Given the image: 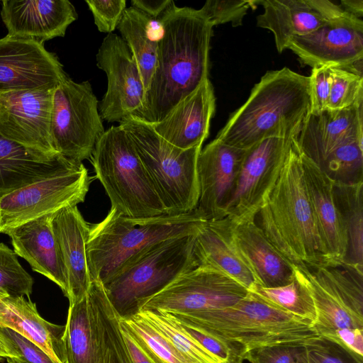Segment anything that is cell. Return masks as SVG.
<instances>
[{"label": "cell", "mask_w": 363, "mask_h": 363, "mask_svg": "<svg viewBox=\"0 0 363 363\" xmlns=\"http://www.w3.org/2000/svg\"><path fill=\"white\" fill-rule=\"evenodd\" d=\"M162 24L155 70L140 111L134 116L160 121L209 74L213 26L199 10L174 2L158 19Z\"/></svg>", "instance_id": "cell-1"}, {"label": "cell", "mask_w": 363, "mask_h": 363, "mask_svg": "<svg viewBox=\"0 0 363 363\" xmlns=\"http://www.w3.org/2000/svg\"><path fill=\"white\" fill-rule=\"evenodd\" d=\"M311 113L310 79L287 67L267 72L216 139L247 150L270 138L297 135Z\"/></svg>", "instance_id": "cell-2"}, {"label": "cell", "mask_w": 363, "mask_h": 363, "mask_svg": "<svg viewBox=\"0 0 363 363\" xmlns=\"http://www.w3.org/2000/svg\"><path fill=\"white\" fill-rule=\"evenodd\" d=\"M297 135L291 139L278 179L255 222L291 263L311 267L325 258L305 184Z\"/></svg>", "instance_id": "cell-3"}, {"label": "cell", "mask_w": 363, "mask_h": 363, "mask_svg": "<svg viewBox=\"0 0 363 363\" xmlns=\"http://www.w3.org/2000/svg\"><path fill=\"white\" fill-rule=\"evenodd\" d=\"M204 220L197 211L132 218L111 208L90 225L86 245L91 281L105 284L153 246L172 238L196 234Z\"/></svg>", "instance_id": "cell-4"}, {"label": "cell", "mask_w": 363, "mask_h": 363, "mask_svg": "<svg viewBox=\"0 0 363 363\" xmlns=\"http://www.w3.org/2000/svg\"><path fill=\"white\" fill-rule=\"evenodd\" d=\"M168 314L181 323L238 343L248 352L264 346L304 342L318 335L311 323L269 304L250 291L230 307Z\"/></svg>", "instance_id": "cell-5"}, {"label": "cell", "mask_w": 363, "mask_h": 363, "mask_svg": "<svg viewBox=\"0 0 363 363\" xmlns=\"http://www.w3.org/2000/svg\"><path fill=\"white\" fill-rule=\"evenodd\" d=\"M119 125L132 140L166 214L195 210L199 195L197 160L202 146L177 147L137 116H130Z\"/></svg>", "instance_id": "cell-6"}, {"label": "cell", "mask_w": 363, "mask_h": 363, "mask_svg": "<svg viewBox=\"0 0 363 363\" xmlns=\"http://www.w3.org/2000/svg\"><path fill=\"white\" fill-rule=\"evenodd\" d=\"M91 159L111 208L132 218L166 214L132 140L120 125L105 130Z\"/></svg>", "instance_id": "cell-7"}, {"label": "cell", "mask_w": 363, "mask_h": 363, "mask_svg": "<svg viewBox=\"0 0 363 363\" xmlns=\"http://www.w3.org/2000/svg\"><path fill=\"white\" fill-rule=\"evenodd\" d=\"M194 235L153 246L103 284L119 318L138 314L148 299L198 266L194 255Z\"/></svg>", "instance_id": "cell-8"}, {"label": "cell", "mask_w": 363, "mask_h": 363, "mask_svg": "<svg viewBox=\"0 0 363 363\" xmlns=\"http://www.w3.org/2000/svg\"><path fill=\"white\" fill-rule=\"evenodd\" d=\"M104 132L89 82L77 83L68 77L61 81L52 96L51 138L55 151L74 164H82L91 158Z\"/></svg>", "instance_id": "cell-9"}, {"label": "cell", "mask_w": 363, "mask_h": 363, "mask_svg": "<svg viewBox=\"0 0 363 363\" xmlns=\"http://www.w3.org/2000/svg\"><path fill=\"white\" fill-rule=\"evenodd\" d=\"M90 182L82 163L5 195L0 199V233L84 202Z\"/></svg>", "instance_id": "cell-10"}, {"label": "cell", "mask_w": 363, "mask_h": 363, "mask_svg": "<svg viewBox=\"0 0 363 363\" xmlns=\"http://www.w3.org/2000/svg\"><path fill=\"white\" fill-rule=\"evenodd\" d=\"M249 291L228 274L211 267L197 266L182 274L148 299L142 311L192 313L233 306Z\"/></svg>", "instance_id": "cell-11"}, {"label": "cell", "mask_w": 363, "mask_h": 363, "mask_svg": "<svg viewBox=\"0 0 363 363\" xmlns=\"http://www.w3.org/2000/svg\"><path fill=\"white\" fill-rule=\"evenodd\" d=\"M293 137L267 138L246 150L225 217L255 220L278 179Z\"/></svg>", "instance_id": "cell-12"}, {"label": "cell", "mask_w": 363, "mask_h": 363, "mask_svg": "<svg viewBox=\"0 0 363 363\" xmlns=\"http://www.w3.org/2000/svg\"><path fill=\"white\" fill-rule=\"evenodd\" d=\"M55 88L0 93V134L45 157L59 155L51 138Z\"/></svg>", "instance_id": "cell-13"}, {"label": "cell", "mask_w": 363, "mask_h": 363, "mask_svg": "<svg viewBox=\"0 0 363 363\" xmlns=\"http://www.w3.org/2000/svg\"><path fill=\"white\" fill-rule=\"evenodd\" d=\"M96 64L107 77L106 94L99 104L103 120L119 123L142 109L145 90L140 73L125 41L115 33L104 38Z\"/></svg>", "instance_id": "cell-14"}, {"label": "cell", "mask_w": 363, "mask_h": 363, "mask_svg": "<svg viewBox=\"0 0 363 363\" xmlns=\"http://www.w3.org/2000/svg\"><path fill=\"white\" fill-rule=\"evenodd\" d=\"M288 49L310 67H345L363 60V21L341 6L315 30L293 38Z\"/></svg>", "instance_id": "cell-15"}, {"label": "cell", "mask_w": 363, "mask_h": 363, "mask_svg": "<svg viewBox=\"0 0 363 363\" xmlns=\"http://www.w3.org/2000/svg\"><path fill=\"white\" fill-rule=\"evenodd\" d=\"M66 77L43 43L8 35L0 39V93L56 86Z\"/></svg>", "instance_id": "cell-16"}, {"label": "cell", "mask_w": 363, "mask_h": 363, "mask_svg": "<svg viewBox=\"0 0 363 363\" xmlns=\"http://www.w3.org/2000/svg\"><path fill=\"white\" fill-rule=\"evenodd\" d=\"M246 150L215 138L201 149L197 160L199 201L196 210L204 220L225 218Z\"/></svg>", "instance_id": "cell-17"}, {"label": "cell", "mask_w": 363, "mask_h": 363, "mask_svg": "<svg viewBox=\"0 0 363 363\" xmlns=\"http://www.w3.org/2000/svg\"><path fill=\"white\" fill-rule=\"evenodd\" d=\"M1 17L8 35L30 39L44 44L63 37L67 28L77 18L68 0H4Z\"/></svg>", "instance_id": "cell-18"}, {"label": "cell", "mask_w": 363, "mask_h": 363, "mask_svg": "<svg viewBox=\"0 0 363 363\" xmlns=\"http://www.w3.org/2000/svg\"><path fill=\"white\" fill-rule=\"evenodd\" d=\"M354 140H363V102L310 113L296 136L301 152L317 165L337 147Z\"/></svg>", "instance_id": "cell-19"}, {"label": "cell", "mask_w": 363, "mask_h": 363, "mask_svg": "<svg viewBox=\"0 0 363 363\" xmlns=\"http://www.w3.org/2000/svg\"><path fill=\"white\" fill-rule=\"evenodd\" d=\"M215 108L213 87L207 78L160 121L150 124L159 135L177 147L202 146L208 136Z\"/></svg>", "instance_id": "cell-20"}, {"label": "cell", "mask_w": 363, "mask_h": 363, "mask_svg": "<svg viewBox=\"0 0 363 363\" xmlns=\"http://www.w3.org/2000/svg\"><path fill=\"white\" fill-rule=\"evenodd\" d=\"M300 153L308 196L325 261L345 262L347 238L335 202L333 182L301 150Z\"/></svg>", "instance_id": "cell-21"}, {"label": "cell", "mask_w": 363, "mask_h": 363, "mask_svg": "<svg viewBox=\"0 0 363 363\" xmlns=\"http://www.w3.org/2000/svg\"><path fill=\"white\" fill-rule=\"evenodd\" d=\"M53 233L66 269L69 304L81 300L91 282L88 264L86 245L90 225L76 206L57 212L52 220Z\"/></svg>", "instance_id": "cell-22"}, {"label": "cell", "mask_w": 363, "mask_h": 363, "mask_svg": "<svg viewBox=\"0 0 363 363\" xmlns=\"http://www.w3.org/2000/svg\"><path fill=\"white\" fill-rule=\"evenodd\" d=\"M55 213L27 222L6 235L11 240L16 255L25 259L33 271L55 283L67 296L66 269L52 227Z\"/></svg>", "instance_id": "cell-23"}, {"label": "cell", "mask_w": 363, "mask_h": 363, "mask_svg": "<svg viewBox=\"0 0 363 363\" xmlns=\"http://www.w3.org/2000/svg\"><path fill=\"white\" fill-rule=\"evenodd\" d=\"M232 236L257 284L272 288L292 280L295 265L276 249L255 220L232 221Z\"/></svg>", "instance_id": "cell-24"}, {"label": "cell", "mask_w": 363, "mask_h": 363, "mask_svg": "<svg viewBox=\"0 0 363 363\" xmlns=\"http://www.w3.org/2000/svg\"><path fill=\"white\" fill-rule=\"evenodd\" d=\"M194 255L198 266L220 271L248 291L257 284L234 243L232 221L227 217L203 222L194 235Z\"/></svg>", "instance_id": "cell-25"}, {"label": "cell", "mask_w": 363, "mask_h": 363, "mask_svg": "<svg viewBox=\"0 0 363 363\" xmlns=\"http://www.w3.org/2000/svg\"><path fill=\"white\" fill-rule=\"evenodd\" d=\"M0 325L12 329L37 345L56 363H67L65 325L42 318L30 298L0 295Z\"/></svg>", "instance_id": "cell-26"}, {"label": "cell", "mask_w": 363, "mask_h": 363, "mask_svg": "<svg viewBox=\"0 0 363 363\" xmlns=\"http://www.w3.org/2000/svg\"><path fill=\"white\" fill-rule=\"evenodd\" d=\"M78 165L60 155L53 158L45 157L0 134V199L18 189Z\"/></svg>", "instance_id": "cell-27"}, {"label": "cell", "mask_w": 363, "mask_h": 363, "mask_svg": "<svg viewBox=\"0 0 363 363\" xmlns=\"http://www.w3.org/2000/svg\"><path fill=\"white\" fill-rule=\"evenodd\" d=\"M100 348L101 363H151L119 323L103 284L91 281L87 292Z\"/></svg>", "instance_id": "cell-28"}, {"label": "cell", "mask_w": 363, "mask_h": 363, "mask_svg": "<svg viewBox=\"0 0 363 363\" xmlns=\"http://www.w3.org/2000/svg\"><path fill=\"white\" fill-rule=\"evenodd\" d=\"M256 4L264 9L257 26L273 33L279 52L288 49L293 38L315 30L326 21L311 0H256Z\"/></svg>", "instance_id": "cell-29"}, {"label": "cell", "mask_w": 363, "mask_h": 363, "mask_svg": "<svg viewBox=\"0 0 363 363\" xmlns=\"http://www.w3.org/2000/svg\"><path fill=\"white\" fill-rule=\"evenodd\" d=\"M117 28L136 62L146 92L157 65L162 24L130 6Z\"/></svg>", "instance_id": "cell-30"}, {"label": "cell", "mask_w": 363, "mask_h": 363, "mask_svg": "<svg viewBox=\"0 0 363 363\" xmlns=\"http://www.w3.org/2000/svg\"><path fill=\"white\" fill-rule=\"evenodd\" d=\"M304 283L313 298L318 335L333 338L344 329H363V315L354 311L332 288L315 279L305 267L298 266Z\"/></svg>", "instance_id": "cell-31"}, {"label": "cell", "mask_w": 363, "mask_h": 363, "mask_svg": "<svg viewBox=\"0 0 363 363\" xmlns=\"http://www.w3.org/2000/svg\"><path fill=\"white\" fill-rule=\"evenodd\" d=\"M64 333L67 363H101L94 320L87 294L69 304Z\"/></svg>", "instance_id": "cell-32"}, {"label": "cell", "mask_w": 363, "mask_h": 363, "mask_svg": "<svg viewBox=\"0 0 363 363\" xmlns=\"http://www.w3.org/2000/svg\"><path fill=\"white\" fill-rule=\"evenodd\" d=\"M333 195L347 238L345 262L363 269V182H333Z\"/></svg>", "instance_id": "cell-33"}, {"label": "cell", "mask_w": 363, "mask_h": 363, "mask_svg": "<svg viewBox=\"0 0 363 363\" xmlns=\"http://www.w3.org/2000/svg\"><path fill=\"white\" fill-rule=\"evenodd\" d=\"M269 304L296 317L311 323L316 320V311L298 266H294L292 280L287 284L272 288L258 284L249 291Z\"/></svg>", "instance_id": "cell-34"}, {"label": "cell", "mask_w": 363, "mask_h": 363, "mask_svg": "<svg viewBox=\"0 0 363 363\" xmlns=\"http://www.w3.org/2000/svg\"><path fill=\"white\" fill-rule=\"evenodd\" d=\"M119 323L151 363H189L140 313Z\"/></svg>", "instance_id": "cell-35"}, {"label": "cell", "mask_w": 363, "mask_h": 363, "mask_svg": "<svg viewBox=\"0 0 363 363\" xmlns=\"http://www.w3.org/2000/svg\"><path fill=\"white\" fill-rule=\"evenodd\" d=\"M139 313L189 363H220L168 313L156 311H142Z\"/></svg>", "instance_id": "cell-36"}, {"label": "cell", "mask_w": 363, "mask_h": 363, "mask_svg": "<svg viewBox=\"0 0 363 363\" xmlns=\"http://www.w3.org/2000/svg\"><path fill=\"white\" fill-rule=\"evenodd\" d=\"M318 166L333 182H363V140L352 141L337 147Z\"/></svg>", "instance_id": "cell-37"}, {"label": "cell", "mask_w": 363, "mask_h": 363, "mask_svg": "<svg viewBox=\"0 0 363 363\" xmlns=\"http://www.w3.org/2000/svg\"><path fill=\"white\" fill-rule=\"evenodd\" d=\"M330 69L332 84L328 109H342L362 103V60Z\"/></svg>", "instance_id": "cell-38"}, {"label": "cell", "mask_w": 363, "mask_h": 363, "mask_svg": "<svg viewBox=\"0 0 363 363\" xmlns=\"http://www.w3.org/2000/svg\"><path fill=\"white\" fill-rule=\"evenodd\" d=\"M33 283V279L21 265L14 251L0 242V295L29 298Z\"/></svg>", "instance_id": "cell-39"}, {"label": "cell", "mask_w": 363, "mask_h": 363, "mask_svg": "<svg viewBox=\"0 0 363 363\" xmlns=\"http://www.w3.org/2000/svg\"><path fill=\"white\" fill-rule=\"evenodd\" d=\"M303 345L307 363H363V357L319 335L306 340Z\"/></svg>", "instance_id": "cell-40"}, {"label": "cell", "mask_w": 363, "mask_h": 363, "mask_svg": "<svg viewBox=\"0 0 363 363\" xmlns=\"http://www.w3.org/2000/svg\"><path fill=\"white\" fill-rule=\"evenodd\" d=\"M178 323L191 337L213 355L220 363H242L245 359L248 351L242 345Z\"/></svg>", "instance_id": "cell-41"}, {"label": "cell", "mask_w": 363, "mask_h": 363, "mask_svg": "<svg viewBox=\"0 0 363 363\" xmlns=\"http://www.w3.org/2000/svg\"><path fill=\"white\" fill-rule=\"evenodd\" d=\"M257 6L256 0H208L199 10L213 26L227 23L239 26L247 11Z\"/></svg>", "instance_id": "cell-42"}, {"label": "cell", "mask_w": 363, "mask_h": 363, "mask_svg": "<svg viewBox=\"0 0 363 363\" xmlns=\"http://www.w3.org/2000/svg\"><path fill=\"white\" fill-rule=\"evenodd\" d=\"M245 359L250 363H307L303 342L255 348L247 352Z\"/></svg>", "instance_id": "cell-43"}, {"label": "cell", "mask_w": 363, "mask_h": 363, "mask_svg": "<svg viewBox=\"0 0 363 363\" xmlns=\"http://www.w3.org/2000/svg\"><path fill=\"white\" fill-rule=\"evenodd\" d=\"M97 29L107 34L117 28L126 9L125 0H86Z\"/></svg>", "instance_id": "cell-44"}, {"label": "cell", "mask_w": 363, "mask_h": 363, "mask_svg": "<svg viewBox=\"0 0 363 363\" xmlns=\"http://www.w3.org/2000/svg\"><path fill=\"white\" fill-rule=\"evenodd\" d=\"M330 66L312 68L310 79L311 113H318L328 109L332 84Z\"/></svg>", "instance_id": "cell-45"}, {"label": "cell", "mask_w": 363, "mask_h": 363, "mask_svg": "<svg viewBox=\"0 0 363 363\" xmlns=\"http://www.w3.org/2000/svg\"><path fill=\"white\" fill-rule=\"evenodd\" d=\"M5 333L16 344L21 359L28 363H56L37 345L11 328L3 327Z\"/></svg>", "instance_id": "cell-46"}, {"label": "cell", "mask_w": 363, "mask_h": 363, "mask_svg": "<svg viewBox=\"0 0 363 363\" xmlns=\"http://www.w3.org/2000/svg\"><path fill=\"white\" fill-rule=\"evenodd\" d=\"M173 3L172 0H132L131 6L157 20Z\"/></svg>", "instance_id": "cell-47"}, {"label": "cell", "mask_w": 363, "mask_h": 363, "mask_svg": "<svg viewBox=\"0 0 363 363\" xmlns=\"http://www.w3.org/2000/svg\"><path fill=\"white\" fill-rule=\"evenodd\" d=\"M0 357L21 358L18 348L13 341L0 325Z\"/></svg>", "instance_id": "cell-48"}, {"label": "cell", "mask_w": 363, "mask_h": 363, "mask_svg": "<svg viewBox=\"0 0 363 363\" xmlns=\"http://www.w3.org/2000/svg\"><path fill=\"white\" fill-rule=\"evenodd\" d=\"M342 9L350 14L361 18L363 16L362 0H342Z\"/></svg>", "instance_id": "cell-49"}, {"label": "cell", "mask_w": 363, "mask_h": 363, "mask_svg": "<svg viewBox=\"0 0 363 363\" xmlns=\"http://www.w3.org/2000/svg\"><path fill=\"white\" fill-rule=\"evenodd\" d=\"M7 363H28L26 361L19 358H7Z\"/></svg>", "instance_id": "cell-50"}, {"label": "cell", "mask_w": 363, "mask_h": 363, "mask_svg": "<svg viewBox=\"0 0 363 363\" xmlns=\"http://www.w3.org/2000/svg\"><path fill=\"white\" fill-rule=\"evenodd\" d=\"M4 359V358H3V357H0V362H2Z\"/></svg>", "instance_id": "cell-51"}]
</instances>
